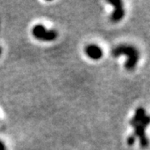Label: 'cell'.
Wrapping results in <instances>:
<instances>
[{
	"instance_id": "cell-9",
	"label": "cell",
	"mask_w": 150,
	"mask_h": 150,
	"mask_svg": "<svg viewBox=\"0 0 150 150\" xmlns=\"http://www.w3.org/2000/svg\"><path fill=\"white\" fill-rule=\"evenodd\" d=\"M0 54H1V48H0Z\"/></svg>"
},
{
	"instance_id": "cell-1",
	"label": "cell",
	"mask_w": 150,
	"mask_h": 150,
	"mask_svg": "<svg viewBox=\"0 0 150 150\" xmlns=\"http://www.w3.org/2000/svg\"><path fill=\"white\" fill-rule=\"evenodd\" d=\"M114 57H118L122 54H124L128 57V61L125 64V68L128 70L134 69L139 60V53L138 50L132 46L121 45L118 46L112 51Z\"/></svg>"
},
{
	"instance_id": "cell-5",
	"label": "cell",
	"mask_w": 150,
	"mask_h": 150,
	"mask_svg": "<svg viewBox=\"0 0 150 150\" xmlns=\"http://www.w3.org/2000/svg\"><path fill=\"white\" fill-rule=\"evenodd\" d=\"M85 52L88 57H89L92 59H94V60L101 59L103 56L102 49L95 44L88 45L87 48H85Z\"/></svg>"
},
{
	"instance_id": "cell-4",
	"label": "cell",
	"mask_w": 150,
	"mask_h": 150,
	"mask_svg": "<svg viewBox=\"0 0 150 150\" xmlns=\"http://www.w3.org/2000/svg\"><path fill=\"white\" fill-rule=\"evenodd\" d=\"M108 4L114 7V10L111 15V20L113 22L120 21L124 16V9L123 8V4L120 0H108Z\"/></svg>"
},
{
	"instance_id": "cell-2",
	"label": "cell",
	"mask_w": 150,
	"mask_h": 150,
	"mask_svg": "<svg viewBox=\"0 0 150 150\" xmlns=\"http://www.w3.org/2000/svg\"><path fill=\"white\" fill-rule=\"evenodd\" d=\"M33 35L38 39L44 41H53L57 37V33L54 30H47L44 26L38 24L33 28Z\"/></svg>"
},
{
	"instance_id": "cell-3",
	"label": "cell",
	"mask_w": 150,
	"mask_h": 150,
	"mask_svg": "<svg viewBox=\"0 0 150 150\" xmlns=\"http://www.w3.org/2000/svg\"><path fill=\"white\" fill-rule=\"evenodd\" d=\"M149 116H145L144 118H143V120L138 123L136 126H134V136H138L139 137L140 139V144L142 146V148H146L148 146V139L145 136V128L149 125Z\"/></svg>"
},
{
	"instance_id": "cell-8",
	"label": "cell",
	"mask_w": 150,
	"mask_h": 150,
	"mask_svg": "<svg viewBox=\"0 0 150 150\" xmlns=\"http://www.w3.org/2000/svg\"><path fill=\"white\" fill-rule=\"evenodd\" d=\"M0 150H6L5 145H4V144L3 142H1V141H0Z\"/></svg>"
},
{
	"instance_id": "cell-6",
	"label": "cell",
	"mask_w": 150,
	"mask_h": 150,
	"mask_svg": "<svg viewBox=\"0 0 150 150\" xmlns=\"http://www.w3.org/2000/svg\"><path fill=\"white\" fill-rule=\"evenodd\" d=\"M145 116H146V114H145V109L144 108H139L137 110H136V112H135V115H134V117L132 119H131V121H130V124L132 125V126H136L138 123H139L142 120H143V118H144Z\"/></svg>"
},
{
	"instance_id": "cell-7",
	"label": "cell",
	"mask_w": 150,
	"mask_h": 150,
	"mask_svg": "<svg viewBox=\"0 0 150 150\" xmlns=\"http://www.w3.org/2000/svg\"><path fill=\"white\" fill-rule=\"evenodd\" d=\"M135 139L136 137L134 135H130L129 138H128V144L129 145H133L135 142Z\"/></svg>"
}]
</instances>
